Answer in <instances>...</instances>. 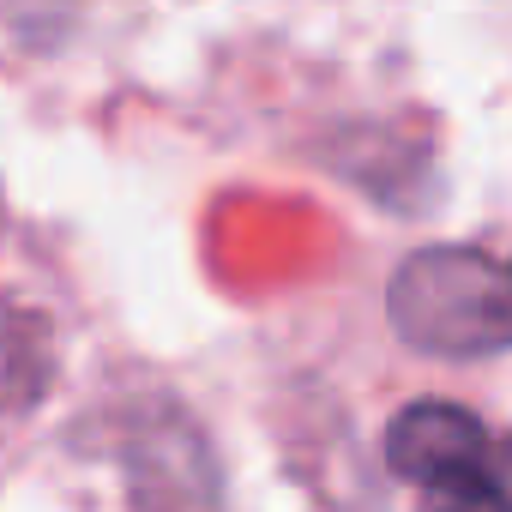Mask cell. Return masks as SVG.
Instances as JSON below:
<instances>
[{
	"label": "cell",
	"instance_id": "6da1fadb",
	"mask_svg": "<svg viewBox=\"0 0 512 512\" xmlns=\"http://www.w3.org/2000/svg\"><path fill=\"white\" fill-rule=\"evenodd\" d=\"M386 314L398 338L428 356L512 350V260L482 247H422L392 272Z\"/></svg>",
	"mask_w": 512,
	"mask_h": 512
},
{
	"label": "cell",
	"instance_id": "7a4b0ae2",
	"mask_svg": "<svg viewBox=\"0 0 512 512\" xmlns=\"http://www.w3.org/2000/svg\"><path fill=\"white\" fill-rule=\"evenodd\" d=\"M386 464L416 482L434 512H512V440L464 404L422 398L392 416Z\"/></svg>",
	"mask_w": 512,
	"mask_h": 512
}]
</instances>
